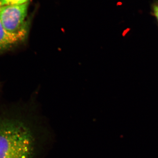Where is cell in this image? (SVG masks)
<instances>
[{"mask_svg":"<svg viewBox=\"0 0 158 158\" xmlns=\"http://www.w3.org/2000/svg\"><path fill=\"white\" fill-rule=\"evenodd\" d=\"M0 112V158H40L52 134L32 108Z\"/></svg>","mask_w":158,"mask_h":158,"instance_id":"6da1fadb","label":"cell"},{"mask_svg":"<svg viewBox=\"0 0 158 158\" xmlns=\"http://www.w3.org/2000/svg\"><path fill=\"white\" fill-rule=\"evenodd\" d=\"M152 11L158 21V1L153 5Z\"/></svg>","mask_w":158,"mask_h":158,"instance_id":"5b68a950","label":"cell"},{"mask_svg":"<svg viewBox=\"0 0 158 158\" xmlns=\"http://www.w3.org/2000/svg\"><path fill=\"white\" fill-rule=\"evenodd\" d=\"M25 41L21 37L7 32L0 22V55L13 49Z\"/></svg>","mask_w":158,"mask_h":158,"instance_id":"3957f363","label":"cell"},{"mask_svg":"<svg viewBox=\"0 0 158 158\" xmlns=\"http://www.w3.org/2000/svg\"><path fill=\"white\" fill-rule=\"evenodd\" d=\"M29 0H0V7L22 5L28 2Z\"/></svg>","mask_w":158,"mask_h":158,"instance_id":"277c9868","label":"cell"},{"mask_svg":"<svg viewBox=\"0 0 158 158\" xmlns=\"http://www.w3.org/2000/svg\"><path fill=\"white\" fill-rule=\"evenodd\" d=\"M29 2L22 5L0 7V22L7 32L25 40L28 35L27 20Z\"/></svg>","mask_w":158,"mask_h":158,"instance_id":"7a4b0ae2","label":"cell"}]
</instances>
